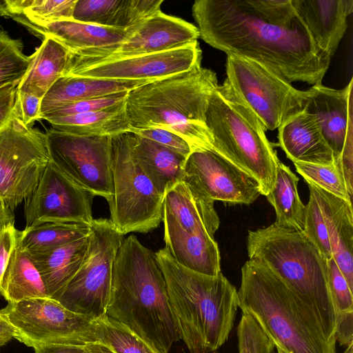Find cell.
<instances>
[{
	"mask_svg": "<svg viewBox=\"0 0 353 353\" xmlns=\"http://www.w3.org/2000/svg\"><path fill=\"white\" fill-rule=\"evenodd\" d=\"M19 83L8 84L0 88V130L17 115L15 103Z\"/></svg>",
	"mask_w": 353,
	"mask_h": 353,
	"instance_id": "obj_45",
	"label": "cell"
},
{
	"mask_svg": "<svg viewBox=\"0 0 353 353\" xmlns=\"http://www.w3.org/2000/svg\"><path fill=\"white\" fill-rule=\"evenodd\" d=\"M30 63L19 39L10 37L0 29V88L10 83H19Z\"/></svg>",
	"mask_w": 353,
	"mask_h": 353,
	"instance_id": "obj_36",
	"label": "cell"
},
{
	"mask_svg": "<svg viewBox=\"0 0 353 353\" xmlns=\"http://www.w3.org/2000/svg\"><path fill=\"white\" fill-rule=\"evenodd\" d=\"M239 353H273L275 346L256 321L242 313L237 327Z\"/></svg>",
	"mask_w": 353,
	"mask_h": 353,
	"instance_id": "obj_38",
	"label": "cell"
},
{
	"mask_svg": "<svg viewBox=\"0 0 353 353\" xmlns=\"http://www.w3.org/2000/svg\"><path fill=\"white\" fill-rule=\"evenodd\" d=\"M154 81L155 80L107 79L63 76L54 83L43 97L40 117L55 108L70 103L129 92Z\"/></svg>",
	"mask_w": 353,
	"mask_h": 353,
	"instance_id": "obj_25",
	"label": "cell"
},
{
	"mask_svg": "<svg viewBox=\"0 0 353 353\" xmlns=\"http://www.w3.org/2000/svg\"><path fill=\"white\" fill-rule=\"evenodd\" d=\"M205 125L212 150L250 174L267 196L276 178V152L266 130L225 79L212 92L205 111Z\"/></svg>",
	"mask_w": 353,
	"mask_h": 353,
	"instance_id": "obj_7",
	"label": "cell"
},
{
	"mask_svg": "<svg viewBox=\"0 0 353 353\" xmlns=\"http://www.w3.org/2000/svg\"><path fill=\"white\" fill-rule=\"evenodd\" d=\"M294 165L296 172L307 183H312L352 204V198L347 192L339 159L329 165L303 162H295Z\"/></svg>",
	"mask_w": 353,
	"mask_h": 353,
	"instance_id": "obj_35",
	"label": "cell"
},
{
	"mask_svg": "<svg viewBox=\"0 0 353 353\" xmlns=\"http://www.w3.org/2000/svg\"><path fill=\"white\" fill-rule=\"evenodd\" d=\"M192 12L205 43L290 83H321L330 65L291 0H196Z\"/></svg>",
	"mask_w": 353,
	"mask_h": 353,
	"instance_id": "obj_1",
	"label": "cell"
},
{
	"mask_svg": "<svg viewBox=\"0 0 353 353\" xmlns=\"http://www.w3.org/2000/svg\"><path fill=\"white\" fill-rule=\"evenodd\" d=\"M82 353H115L109 346L99 341H90L83 346Z\"/></svg>",
	"mask_w": 353,
	"mask_h": 353,
	"instance_id": "obj_50",
	"label": "cell"
},
{
	"mask_svg": "<svg viewBox=\"0 0 353 353\" xmlns=\"http://www.w3.org/2000/svg\"><path fill=\"white\" fill-rule=\"evenodd\" d=\"M19 230L10 223L0 230V287L11 254L17 245Z\"/></svg>",
	"mask_w": 353,
	"mask_h": 353,
	"instance_id": "obj_44",
	"label": "cell"
},
{
	"mask_svg": "<svg viewBox=\"0 0 353 353\" xmlns=\"http://www.w3.org/2000/svg\"><path fill=\"white\" fill-rule=\"evenodd\" d=\"M307 184L310 196L308 203L305 205V223L303 232L327 261L332 256L325 219L315 188L311 183Z\"/></svg>",
	"mask_w": 353,
	"mask_h": 353,
	"instance_id": "obj_37",
	"label": "cell"
},
{
	"mask_svg": "<svg viewBox=\"0 0 353 353\" xmlns=\"http://www.w3.org/2000/svg\"><path fill=\"white\" fill-rule=\"evenodd\" d=\"M202 51L196 41L168 51L68 67L64 76L107 79H160L201 67Z\"/></svg>",
	"mask_w": 353,
	"mask_h": 353,
	"instance_id": "obj_17",
	"label": "cell"
},
{
	"mask_svg": "<svg viewBox=\"0 0 353 353\" xmlns=\"http://www.w3.org/2000/svg\"><path fill=\"white\" fill-rule=\"evenodd\" d=\"M134 155L142 171L156 190H165L182 180L186 161L183 156L135 134Z\"/></svg>",
	"mask_w": 353,
	"mask_h": 353,
	"instance_id": "obj_29",
	"label": "cell"
},
{
	"mask_svg": "<svg viewBox=\"0 0 353 353\" xmlns=\"http://www.w3.org/2000/svg\"><path fill=\"white\" fill-rule=\"evenodd\" d=\"M0 314L15 329L14 339L33 348L47 344L85 345L95 341L93 321L52 298L8 303Z\"/></svg>",
	"mask_w": 353,
	"mask_h": 353,
	"instance_id": "obj_12",
	"label": "cell"
},
{
	"mask_svg": "<svg viewBox=\"0 0 353 353\" xmlns=\"http://www.w3.org/2000/svg\"><path fill=\"white\" fill-rule=\"evenodd\" d=\"M199 37L194 25L160 10L128 29L125 39L117 46L71 54L68 67L168 51L191 44Z\"/></svg>",
	"mask_w": 353,
	"mask_h": 353,
	"instance_id": "obj_15",
	"label": "cell"
},
{
	"mask_svg": "<svg viewBox=\"0 0 353 353\" xmlns=\"http://www.w3.org/2000/svg\"><path fill=\"white\" fill-rule=\"evenodd\" d=\"M89 233L88 224L43 222L19 231L17 244L28 252H43L85 237Z\"/></svg>",
	"mask_w": 353,
	"mask_h": 353,
	"instance_id": "obj_33",
	"label": "cell"
},
{
	"mask_svg": "<svg viewBox=\"0 0 353 353\" xmlns=\"http://www.w3.org/2000/svg\"><path fill=\"white\" fill-rule=\"evenodd\" d=\"M307 91L304 111L314 117L335 159H339L352 126V79L340 90L319 83Z\"/></svg>",
	"mask_w": 353,
	"mask_h": 353,
	"instance_id": "obj_18",
	"label": "cell"
},
{
	"mask_svg": "<svg viewBox=\"0 0 353 353\" xmlns=\"http://www.w3.org/2000/svg\"><path fill=\"white\" fill-rule=\"evenodd\" d=\"M182 180L197 198L248 205L261 194L259 183L213 150H193L186 159Z\"/></svg>",
	"mask_w": 353,
	"mask_h": 353,
	"instance_id": "obj_14",
	"label": "cell"
},
{
	"mask_svg": "<svg viewBox=\"0 0 353 353\" xmlns=\"http://www.w3.org/2000/svg\"><path fill=\"white\" fill-rule=\"evenodd\" d=\"M123 240L106 219L90 224L89 246L84 261L69 283L53 298L67 309L94 321L105 314L112 265Z\"/></svg>",
	"mask_w": 353,
	"mask_h": 353,
	"instance_id": "obj_9",
	"label": "cell"
},
{
	"mask_svg": "<svg viewBox=\"0 0 353 353\" xmlns=\"http://www.w3.org/2000/svg\"><path fill=\"white\" fill-rule=\"evenodd\" d=\"M318 48L330 58L336 52L353 11L352 0H291Z\"/></svg>",
	"mask_w": 353,
	"mask_h": 353,
	"instance_id": "obj_20",
	"label": "cell"
},
{
	"mask_svg": "<svg viewBox=\"0 0 353 353\" xmlns=\"http://www.w3.org/2000/svg\"><path fill=\"white\" fill-rule=\"evenodd\" d=\"M164 241L172 256L186 268L210 276L221 272L218 244L208 233L190 234L164 225Z\"/></svg>",
	"mask_w": 353,
	"mask_h": 353,
	"instance_id": "obj_26",
	"label": "cell"
},
{
	"mask_svg": "<svg viewBox=\"0 0 353 353\" xmlns=\"http://www.w3.org/2000/svg\"><path fill=\"white\" fill-rule=\"evenodd\" d=\"M352 126L349 129L345 142L339 157V162L347 192L352 198L353 194V150Z\"/></svg>",
	"mask_w": 353,
	"mask_h": 353,
	"instance_id": "obj_46",
	"label": "cell"
},
{
	"mask_svg": "<svg viewBox=\"0 0 353 353\" xmlns=\"http://www.w3.org/2000/svg\"><path fill=\"white\" fill-rule=\"evenodd\" d=\"M239 307L250 315L285 353H336L316 313L265 265L252 260L241 268Z\"/></svg>",
	"mask_w": 353,
	"mask_h": 353,
	"instance_id": "obj_4",
	"label": "cell"
},
{
	"mask_svg": "<svg viewBox=\"0 0 353 353\" xmlns=\"http://www.w3.org/2000/svg\"><path fill=\"white\" fill-rule=\"evenodd\" d=\"M162 221L187 234L206 232L212 237L220 223L214 205L195 196L183 180L165 190Z\"/></svg>",
	"mask_w": 353,
	"mask_h": 353,
	"instance_id": "obj_21",
	"label": "cell"
},
{
	"mask_svg": "<svg viewBox=\"0 0 353 353\" xmlns=\"http://www.w3.org/2000/svg\"><path fill=\"white\" fill-rule=\"evenodd\" d=\"M123 103L102 110L48 119L53 129L83 136H114L130 132Z\"/></svg>",
	"mask_w": 353,
	"mask_h": 353,
	"instance_id": "obj_31",
	"label": "cell"
},
{
	"mask_svg": "<svg viewBox=\"0 0 353 353\" xmlns=\"http://www.w3.org/2000/svg\"><path fill=\"white\" fill-rule=\"evenodd\" d=\"M278 130L279 145L293 163L329 165L337 160L315 119L304 110Z\"/></svg>",
	"mask_w": 353,
	"mask_h": 353,
	"instance_id": "obj_24",
	"label": "cell"
},
{
	"mask_svg": "<svg viewBox=\"0 0 353 353\" xmlns=\"http://www.w3.org/2000/svg\"><path fill=\"white\" fill-rule=\"evenodd\" d=\"M249 259L265 265L321 321L336 341V315L327 276V261L303 231L274 222L249 231Z\"/></svg>",
	"mask_w": 353,
	"mask_h": 353,
	"instance_id": "obj_6",
	"label": "cell"
},
{
	"mask_svg": "<svg viewBox=\"0 0 353 353\" xmlns=\"http://www.w3.org/2000/svg\"><path fill=\"white\" fill-rule=\"evenodd\" d=\"M42 99L17 90L15 111L17 117L27 126L39 120Z\"/></svg>",
	"mask_w": 353,
	"mask_h": 353,
	"instance_id": "obj_43",
	"label": "cell"
},
{
	"mask_svg": "<svg viewBox=\"0 0 353 353\" xmlns=\"http://www.w3.org/2000/svg\"><path fill=\"white\" fill-rule=\"evenodd\" d=\"M0 294L8 303L49 297L30 254L17 243L5 271Z\"/></svg>",
	"mask_w": 353,
	"mask_h": 353,
	"instance_id": "obj_30",
	"label": "cell"
},
{
	"mask_svg": "<svg viewBox=\"0 0 353 353\" xmlns=\"http://www.w3.org/2000/svg\"><path fill=\"white\" fill-rule=\"evenodd\" d=\"M71 52L58 41L42 39L41 45L30 56L28 69L18 85V90L43 99L54 83L63 77Z\"/></svg>",
	"mask_w": 353,
	"mask_h": 353,
	"instance_id": "obj_28",
	"label": "cell"
},
{
	"mask_svg": "<svg viewBox=\"0 0 353 353\" xmlns=\"http://www.w3.org/2000/svg\"><path fill=\"white\" fill-rule=\"evenodd\" d=\"M13 223L12 212L8 209L0 199V230L7 225Z\"/></svg>",
	"mask_w": 353,
	"mask_h": 353,
	"instance_id": "obj_51",
	"label": "cell"
},
{
	"mask_svg": "<svg viewBox=\"0 0 353 353\" xmlns=\"http://www.w3.org/2000/svg\"><path fill=\"white\" fill-rule=\"evenodd\" d=\"M314 186L325 219L332 258L353 292L352 205Z\"/></svg>",
	"mask_w": 353,
	"mask_h": 353,
	"instance_id": "obj_22",
	"label": "cell"
},
{
	"mask_svg": "<svg viewBox=\"0 0 353 353\" xmlns=\"http://www.w3.org/2000/svg\"><path fill=\"white\" fill-rule=\"evenodd\" d=\"M163 0H77L72 19L128 30L161 10Z\"/></svg>",
	"mask_w": 353,
	"mask_h": 353,
	"instance_id": "obj_23",
	"label": "cell"
},
{
	"mask_svg": "<svg viewBox=\"0 0 353 353\" xmlns=\"http://www.w3.org/2000/svg\"><path fill=\"white\" fill-rule=\"evenodd\" d=\"M226 74L234 91L266 130L279 129L304 110L307 91L294 88L260 63L228 55Z\"/></svg>",
	"mask_w": 353,
	"mask_h": 353,
	"instance_id": "obj_10",
	"label": "cell"
},
{
	"mask_svg": "<svg viewBox=\"0 0 353 353\" xmlns=\"http://www.w3.org/2000/svg\"><path fill=\"white\" fill-rule=\"evenodd\" d=\"M276 353H285L283 350H281V349L278 348V347H276Z\"/></svg>",
	"mask_w": 353,
	"mask_h": 353,
	"instance_id": "obj_52",
	"label": "cell"
},
{
	"mask_svg": "<svg viewBox=\"0 0 353 353\" xmlns=\"http://www.w3.org/2000/svg\"><path fill=\"white\" fill-rule=\"evenodd\" d=\"M49 162L46 133L17 115L0 130V199L8 209L33 194Z\"/></svg>",
	"mask_w": 353,
	"mask_h": 353,
	"instance_id": "obj_11",
	"label": "cell"
},
{
	"mask_svg": "<svg viewBox=\"0 0 353 353\" xmlns=\"http://www.w3.org/2000/svg\"><path fill=\"white\" fill-rule=\"evenodd\" d=\"M89 246L88 236L43 252H28L48 296L54 298L81 266Z\"/></svg>",
	"mask_w": 353,
	"mask_h": 353,
	"instance_id": "obj_27",
	"label": "cell"
},
{
	"mask_svg": "<svg viewBox=\"0 0 353 353\" xmlns=\"http://www.w3.org/2000/svg\"><path fill=\"white\" fill-rule=\"evenodd\" d=\"M167 288L181 339L191 353H208L221 347L233 328L239 296L221 272L201 274L180 265L166 248L154 252Z\"/></svg>",
	"mask_w": 353,
	"mask_h": 353,
	"instance_id": "obj_3",
	"label": "cell"
},
{
	"mask_svg": "<svg viewBox=\"0 0 353 353\" xmlns=\"http://www.w3.org/2000/svg\"><path fill=\"white\" fill-rule=\"evenodd\" d=\"M130 132L152 140L185 158H188L192 151L191 146L184 139L167 130L161 128H131Z\"/></svg>",
	"mask_w": 353,
	"mask_h": 353,
	"instance_id": "obj_42",
	"label": "cell"
},
{
	"mask_svg": "<svg viewBox=\"0 0 353 353\" xmlns=\"http://www.w3.org/2000/svg\"><path fill=\"white\" fill-rule=\"evenodd\" d=\"M92 323L94 340L105 343L115 353H157L127 327L105 315Z\"/></svg>",
	"mask_w": 353,
	"mask_h": 353,
	"instance_id": "obj_34",
	"label": "cell"
},
{
	"mask_svg": "<svg viewBox=\"0 0 353 353\" xmlns=\"http://www.w3.org/2000/svg\"><path fill=\"white\" fill-rule=\"evenodd\" d=\"M76 2L77 0H32L23 16L41 22L72 20Z\"/></svg>",
	"mask_w": 353,
	"mask_h": 353,
	"instance_id": "obj_39",
	"label": "cell"
},
{
	"mask_svg": "<svg viewBox=\"0 0 353 353\" xmlns=\"http://www.w3.org/2000/svg\"><path fill=\"white\" fill-rule=\"evenodd\" d=\"M46 137L50 160L74 183L109 201L112 136H83L52 128Z\"/></svg>",
	"mask_w": 353,
	"mask_h": 353,
	"instance_id": "obj_13",
	"label": "cell"
},
{
	"mask_svg": "<svg viewBox=\"0 0 353 353\" xmlns=\"http://www.w3.org/2000/svg\"><path fill=\"white\" fill-rule=\"evenodd\" d=\"M84 345L47 344L34 348L35 353H82Z\"/></svg>",
	"mask_w": 353,
	"mask_h": 353,
	"instance_id": "obj_48",
	"label": "cell"
},
{
	"mask_svg": "<svg viewBox=\"0 0 353 353\" xmlns=\"http://www.w3.org/2000/svg\"><path fill=\"white\" fill-rule=\"evenodd\" d=\"M34 36L52 39L65 46L72 54L110 48L119 45L128 30L117 29L72 20L52 22L34 21L23 15L13 19Z\"/></svg>",
	"mask_w": 353,
	"mask_h": 353,
	"instance_id": "obj_19",
	"label": "cell"
},
{
	"mask_svg": "<svg viewBox=\"0 0 353 353\" xmlns=\"http://www.w3.org/2000/svg\"><path fill=\"white\" fill-rule=\"evenodd\" d=\"M299 178L290 168L280 161L277 163L276 178L272 190L266 196L274 207L277 223L303 230L305 205L300 199L297 184Z\"/></svg>",
	"mask_w": 353,
	"mask_h": 353,
	"instance_id": "obj_32",
	"label": "cell"
},
{
	"mask_svg": "<svg viewBox=\"0 0 353 353\" xmlns=\"http://www.w3.org/2000/svg\"><path fill=\"white\" fill-rule=\"evenodd\" d=\"M32 0H0V17L15 18L23 14Z\"/></svg>",
	"mask_w": 353,
	"mask_h": 353,
	"instance_id": "obj_47",
	"label": "cell"
},
{
	"mask_svg": "<svg viewBox=\"0 0 353 353\" xmlns=\"http://www.w3.org/2000/svg\"><path fill=\"white\" fill-rule=\"evenodd\" d=\"M15 335L14 327L0 314V349Z\"/></svg>",
	"mask_w": 353,
	"mask_h": 353,
	"instance_id": "obj_49",
	"label": "cell"
},
{
	"mask_svg": "<svg viewBox=\"0 0 353 353\" xmlns=\"http://www.w3.org/2000/svg\"><path fill=\"white\" fill-rule=\"evenodd\" d=\"M105 316L123 324L157 353L181 339L154 253L136 236L123 239L115 256Z\"/></svg>",
	"mask_w": 353,
	"mask_h": 353,
	"instance_id": "obj_2",
	"label": "cell"
},
{
	"mask_svg": "<svg viewBox=\"0 0 353 353\" xmlns=\"http://www.w3.org/2000/svg\"><path fill=\"white\" fill-rule=\"evenodd\" d=\"M216 73L199 67L155 80L128 92L125 107L131 128H161L196 150H212L205 125L208 100L218 85Z\"/></svg>",
	"mask_w": 353,
	"mask_h": 353,
	"instance_id": "obj_5",
	"label": "cell"
},
{
	"mask_svg": "<svg viewBox=\"0 0 353 353\" xmlns=\"http://www.w3.org/2000/svg\"><path fill=\"white\" fill-rule=\"evenodd\" d=\"M329 288L335 308L336 319L353 314V292L332 257L327 260Z\"/></svg>",
	"mask_w": 353,
	"mask_h": 353,
	"instance_id": "obj_41",
	"label": "cell"
},
{
	"mask_svg": "<svg viewBox=\"0 0 353 353\" xmlns=\"http://www.w3.org/2000/svg\"><path fill=\"white\" fill-rule=\"evenodd\" d=\"M94 196L67 177L50 160L33 194L26 201V226L43 222L90 225Z\"/></svg>",
	"mask_w": 353,
	"mask_h": 353,
	"instance_id": "obj_16",
	"label": "cell"
},
{
	"mask_svg": "<svg viewBox=\"0 0 353 353\" xmlns=\"http://www.w3.org/2000/svg\"><path fill=\"white\" fill-rule=\"evenodd\" d=\"M134 139L132 132L111 137L110 221L123 236L153 230L163 219V195L139 165L134 155Z\"/></svg>",
	"mask_w": 353,
	"mask_h": 353,
	"instance_id": "obj_8",
	"label": "cell"
},
{
	"mask_svg": "<svg viewBox=\"0 0 353 353\" xmlns=\"http://www.w3.org/2000/svg\"><path fill=\"white\" fill-rule=\"evenodd\" d=\"M128 92L108 94L70 103L41 116L40 119L65 117L110 108L125 101Z\"/></svg>",
	"mask_w": 353,
	"mask_h": 353,
	"instance_id": "obj_40",
	"label": "cell"
}]
</instances>
